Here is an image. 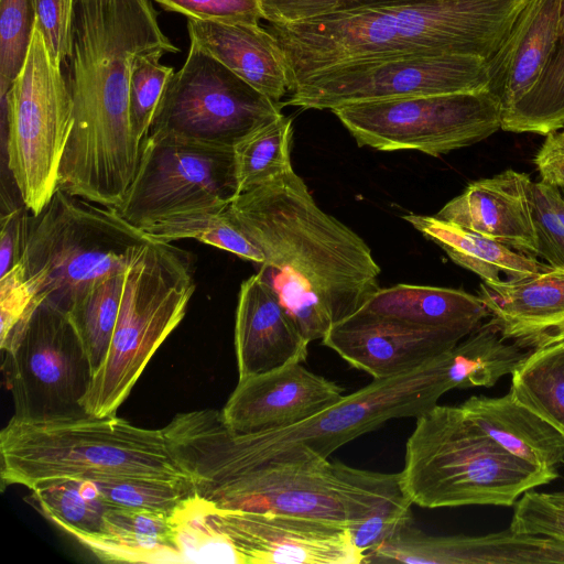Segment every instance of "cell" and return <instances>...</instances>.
<instances>
[{"mask_svg":"<svg viewBox=\"0 0 564 564\" xmlns=\"http://www.w3.org/2000/svg\"><path fill=\"white\" fill-rule=\"evenodd\" d=\"M344 397L336 382L294 362L239 379L220 413L235 433H265L299 424Z\"/></svg>","mask_w":564,"mask_h":564,"instance_id":"17","label":"cell"},{"mask_svg":"<svg viewBox=\"0 0 564 564\" xmlns=\"http://www.w3.org/2000/svg\"><path fill=\"white\" fill-rule=\"evenodd\" d=\"M44 299L21 262L0 275V346L4 348L26 325Z\"/></svg>","mask_w":564,"mask_h":564,"instance_id":"39","label":"cell"},{"mask_svg":"<svg viewBox=\"0 0 564 564\" xmlns=\"http://www.w3.org/2000/svg\"><path fill=\"white\" fill-rule=\"evenodd\" d=\"M176 511L115 506L107 513L104 532L79 543L105 562H185Z\"/></svg>","mask_w":564,"mask_h":564,"instance_id":"27","label":"cell"},{"mask_svg":"<svg viewBox=\"0 0 564 564\" xmlns=\"http://www.w3.org/2000/svg\"><path fill=\"white\" fill-rule=\"evenodd\" d=\"M530 175L508 169L467 185L437 217L538 258Z\"/></svg>","mask_w":564,"mask_h":564,"instance_id":"20","label":"cell"},{"mask_svg":"<svg viewBox=\"0 0 564 564\" xmlns=\"http://www.w3.org/2000/svg\"><path fill=\"white\" fill-rule=\"evenodd\" d=\"M167 11L200 21L260 23L261 0H154Z\"/></svg>","mask_w":564,"mask_h":564,"instance_id":"42","label":"cell"},{"mask_svg":"<svg viewBox=\"0 0 564 564\" xmlns=\"http://www.w3.org/2000/svg\"><path fill=\"white\" fill-rule=\"evenodd\" d=\"M126 272L111 274L97 282L68 312L85 346L94 375L110 346L120 312Z\"/></svg>","mask_w":564,"mask_h":564,"instance_id":"34","label":"cell"},{"mask_svg":"<svg viewBox=\"0 0 564 564\" xmlns=\"http://www.w3.org/2000/svg\"><path fill=\"white\" fill-rule=\"evenodd\" d=\"M400 473L406 496L422 508L511 507L558 477L509 453L460 405L438 404L416 417Z\"/></svg>","mask_w":564,"mask_h":564,"instance_id":"6","label":"cell"},{"mask_svg":"<svg viewBox=\"0 0 564 564\" xmlns=\"http://www.w3.org/2000/svg\"><path fill=\"white\" fill-rule=\"evenodd\" d=\"M564 128V10L544 72L531 91L502 116L501 129L546 135Z\"/></svg>","mask_w":564,"mask_h":564,"instance_id":"32","label":"cell"},{"mask_svg":"<svg viewBox=\"0 0 564 564\" xmlns=\"http://www.w3.org/2000/svg\"><path fill=\"white\" fill-rule=\"evenodd\" d=\"M36 26L43 34L47 48L61 66L72 51L75 0H34Z\"/></svg>","mask_w":564,"mask_h":564,"instance_id":"43","label":"cell"},{"mask_svg":"<svg viewBox=\"0 0 564 564\" xmlns=\"http://www.w3.org/2000/svg\"><path fill=\"white\" fill-rule=\"evenodd\" d=\"M230 209L263 253L261 264L308 282L334 323L356 312L379 289L381 269L369 246L317 206L293 169L239 194Z\"/></svg>","mask_w":564,"mask_h":564,"instance_id":"4","label":"cell"},{"mask_svg":"<svg viewBox=\"0 0 564 564\" xmlns=\"http://www.w3.org/2000/svg\"><path fill=\"white\" fill-rule=\"evenodd\" d=\"M403 219L441 247L456 264L476 273L485 282H516L552 267L436 215L408 214Z\"/></svg>","mask_w":564,"mask_h":564,"instance_id":"28","label":"cell"},{"mask_svg":"<svg viewBox=\"0 0 564 564\" xmlns=\"http://www.w3.org/2000/svg\"><path fill=\"white\" fill-rule=\"evenodd\" d=\"M357 311L410 326L466 335L490 316L478 295L459 289L415 284L379 288Z\"/></svg>","mask_w":564,"mask_h":564,"instance_id":"26","label":"cell"},{"mask_svg":"<svg viewBox=\"0 0 564 564\" xmlns=\"http://www.w3.org/2000/svg\"><path fill=\"white\" fill-rule=\"evenodd\" d=\"M237 195L232 147L151 133L118 210L142 229L178 213L229 204Z\"/></svg>","mask_w":564,"mask_h":564,"instance_id":"13","label":"cell"},{"mask_svg":"<svg viewBox=\"0 0 564 564\" xmlns=\"http://www.w3.org/2000/svg\"><path fill=\"white\" fill-rule=\"evenodd\" d=\"M527 2L381 0L268 29L283 52L293 88L324 69L378 58L465 54L488 61Z\"/></svg>","mask_w":564,"mask_h":564,"instance_id":"3","label":"cell"},{"mask_svg":"<svg viewBox=\"0 0 564 564\" xmlns=\"http://www.w3.org/2000/svg\"><path fill=\"white\" fill-rule=\"evenodd\" d=\"M161 52L135 57L130 76L129 115L135 137L143 143L148 137L166 86L174 74L173 67L163 65Z\"/></svg>","mask_w":564,"mask_h":564,"instance_id":"37","label":"cell"},{"mask_svg":"<svg viewBox=\"0 0 564 564\" xmlns=\"http://www.w3.org/2000/svg\"><path fill=\"white\" fill-rule=\"evenodd\" d=\"M534 156L541 181L564 191V128L544 135Z\"/></svg>","mask_w":564,"mask_h":564,"instance_id":"46","label":"cell"},{"mask_svg":"<svg viewBox=\"0 0 564 564\" xmlns=\"http://www.w3.org/2000/svg\"><path fill=\"white\" fill-rule=\"evenodd\" d=\"M489 89L487 59L424 54L338 65L297 83L283 105L333 110L362 101Z\"/></svg>","mask_w":564,"mask_h":564,"instance_id":"15","label":"cell"},{"mask_svg":"<svg viewBox=\"0 0 564 564\" xmlns=\"http://www.w3.org/2000/svg\"><path fill=\"white\" fill-rule=\"evenodd\" d=\"M260 278L275 292L282 306L311 343L323 339L334 324L326 304L313 286L290 271L259 264Z\"/></svg>","mask_w":564,"mask_h":564,"instance_id":"35","label":"cell"},{"mask_svg":"<svg viewBox=\"0 0 564 564\" xmlns=\"http://www.w3.org/2000/svg\"><path fill=\"white\" fill-rule=\"evenodd\" d=\"M509 528L518 533L564 542V490L523 492L516 502Z\"/></svg>","mask_w":564,"mask_h":564,"instance_id":"40","label":"cell"},{"mask_svg":"<svg viewBox=\"0 0 564 564\" xmlns=\"http://www.w3.org/2000/svg\"><path fill=\"white\" fill-rule=\"evenodd\" d=\"M330 111L360 147L432 156L478 143L502 123L501 100L489 89L354 102Z\"/></svg>","mask_w":564,"mask_h":564,"instance_id":"11","label":"cell"},{"mask_svg":"<svg viewBox=\"0 0 564 564\" xmlns=\"http://www.w3.org/2000/svg\"><path fill=\"white\" fill-rule=\"evenodd\" d=\"M151 240L118 208L57 187L41 213L28 214L20 262L44 303L68 314L97 282L126 272Z\"/></svg>","mask_w":564,"mask_h":564,"instance_id":"7","label":"cell"},{"mask_svg":"<svg viewBox=\"0 0 564 564\" xmlns=\"http://www.w3.org/2000/svg\"><path fill=\"white\" fill-rule=\"evenodd\" d=\"M563 196H564V193H563Z\"/></svg>","mask_w":564,"mask_h":564,"instance_id":"47","label":"cell"},{"mask_svg":"<svg viewBox=\"0 0 564 564\" xmlns=\"http://www.w3.org/2000/svg\"><path fill=\"white\" fill-rule=\"evenodd\" d=\"M553 185L531 184V210L538 243V257L552 268H564V223L552 199Z\"/></svg>","mask_w":564,"mask_h":564,"instance_id":"41","label":"cell"},{"mask_svg":"<svg viewBox=\"0 0 564 564\" xmlns=\"http://www.w3.org/2000/svg\"><path fill=\"white\" fill-rule=\"evenodd\" d=\"M198 501L206 524L232 546L240 564H365V554L345 524L284 513L218 509Z\"/></svg>","mask_w":564,"mask_h":564,"instance_id":"16","label":"cell"},{"mask_svg":"<svg viewBox=\"0 0 564 564\" xmlns=\"http://www.w3.org/2000/svg\"><path fill=\"white\" fill-rule=\"evenodd\" d=\"M377 563L564 564V542L510 528L485 535H429L413 523L380 545Z\"/></svg>","mask_w":564,"mask_h":564,"instance_id":"19","label":"cell"},{"mask_svg":"<svg viewBox=\"0 0 564 564\" xmlns=\"http://www.w3.org/2000/svg\"><path fill=\"white\" fill-rule=\"evenodd\" d=\"M35 26L34 0H0V90L21 72Z\"/></svg>","mask_w":564,"mask_h":564,"instance_id":"38","label":"cell"},{"mask_svg":"<svg viewBox=\"0 0 564 564\" xmlns=\"http://www.w3.org/2000/svg\"><path fill=\"white\" fill-rule=\"evenodd\" d=\"M403 492L401 473H377L317 458L270 463L194 495L218 509L300 516L350 529Z\"/></svg>","mask_w":564,"mask_h":564,"instance_id":"9","label":"cell"},{"mask_svg":"<svg viewBox=\"0 0 564 564\" xmlns=\"http://www.w3.org/2000/svg\"><path fill=\"white\" fill-rule=\"evenodd\" d=\"M195 291L191 253L151 240L126 272L107 355L82 404L97 417L116 414L145 366L185 316Z\"/></svg>","mask_w":564,"mask_h":564,"instance_id":"8","label":"cell"},{"mask_svg":"<svg viewBox=\"0 0 564 564\" xmlns=\"http://www.w3.org/2000/svg\"><path fill=\"white\" fill-rule=\"evenodd\" d=\"M176 53L150 0H75L68 85L74 124L58 187L118 208L135 175L142 142L129 115L133 62Z\"/></svg>","mask_w":564,"mask_h":564,"instance_id":"1","label":"cell"},{"mask_svg":"<svg viewBox=\"0 0 564 564\" xmlns=\"http://www.w3.org/2000/svg\"><path fill=\"white\" fill-rule=\"evenodd\" d=\"M283 102L264 96L196 44L171 77L151 133L234 147L280 116ZM148 134V135H149Z\"/></svg>","mask_w":564,"mask_h":564,"instance_id":"14","label":"cell"},{"mask_svg":"<svg viewBox=\"0 0 564 564\" xmlns=\"http://www.w3.org/2000/svg\"><path fill=\"white\" fill-rule=\"evenodd\" d=\"M501 336L523 349L564 338V268L516 282H482L478 295Z\"/></svg>","mask_w":564,"mask_h":564,"instance_id":"22","label":"cell"},{"mask_svg":"<svg viewBox=\"0 0 564 564\" xmlns=\"http://www.w3.org/2000/svg\"><path fill=\"white\" fill-rule=\"evenodd\" d=\"M460 389L451 349L421 367L373 379L318 414L289 427L238 434L220 411L176 414L163 427L169 448L194 494L270 463L328 458L354 438L397 417H417L449 390Z\"/></svg>","mask_w":564,"mask_h":564,"instance_id":"2","label":"cell"},{"mask_svg":"<svg viewBox=\"0 0 564 564\" xmlns=\"http://www.w3.org/2000/svg\"><path fill=\"white\" fill-rule=\"evenodd\" d=\"M308 344L258 273L241 283L235 321L239 379L304 361Z\"/></svg>","mask_w":564,"mask_h":564,"instance_id":"21","label":"cell"},{"mask_svg":"<svg viewBox=\"0 0 564 564\" xmlns=\"http://www.w3.org/2000/svg\"><path fill=\"white\" fill-rule=\"evenodd\" d=\"M460 408L512 455L539 469L558 473L557 466L564 462V434L510 390L498 398L473 395Z\"/></svg>","mask_w":564,"mask_h":564,"instance_id":"25","label":"cell"},{"mask_svg":"<svg viewBox=\"0 0 564 564\" xmlns=\"http://www.w3.org/2000/svg\"><path fill=\"white\" fill-rule=\"evenodd\" d=\"M564 0H528L509 34L487 61L489 90L502 116L518 105L542 76L554 46Z\"/></svg>","mask_w":564,"mask_h":564,"instance_id":"23","label":"cell"},{"mask_svg":"<svg viewBox=\"0 0 564 564\" xmlns=\"http://www.w3.org/2000/svg\"><path fill=\"white\" fill-rule=\"evenodd\" d=\"M101 496L111 505L174 513L194 492L191 482L140 478L95 479Z\"/></svg>","mask_w":564,"mask_h":564,"instance_id":"36","label":"cell"},{"mask_svg":"<svg viewBox=\"0 0 564 564\" xmlns=\"http://www.w3.org/2000/svg\"><path fill=\"white\" fill-rule=\"evenodd\" d=\"M377 1L381 0H261V4L268 23H291Z\"/></svg>","mask_w":564,"mask_h":564,"instance_id":"44","label":"cell"},{"mask_svg":"<svg viewBox=\"0 0 564 564\" xmlns=\"http://www.w3.org/2000/svg\"><path fill=\"white\" fill-rule=\"evenodd\" d=\"M511 376L513 397L564 434V338L530 349Z\"/></svg>","mask_w":564,"mask_h":564,"instance_id":"31","label":"cell"},{"mask_svg":"<svg viewBox=\"0 0 564 564\" xmlns=\"http://www.w3.org/2000/svg\"><path fill=\"white\" fill-rule=\"evenodd\" d=\"M25 206L2 208L0 231V275L7 273L20 262L24 239L26 217Z\"/></svg>","mask_w":564,"mask_h":564,"instance_id":"45","label":"cell"},{"mask_svg":"<svg viewBox=\"0 0 564 564\" xmlns=\"http://www.w3.org/2000/svg\"><path fill=\"white\" fill-rule=\"evenodd\" d=\"M466 334L422 328L358 311L336 322L322 339L352 367L382 379L423 366L454 348Z\"/></svg>","mask_w":564,"mask_h":564,"instance_id":"18","label":"cell"},{"mask_svg":"<svg viewBox=\"0 0 564 564\" xmlns=\"http://www.w3.org/2000/svg\"><path fill=\"white\" fill-rule=\"evenodd\" d=\"M30 490L25 500L78 542L101 534L107 513L115 507L90 479L55 478L41 481Z\"/></svg>","mask_w":564,"mask_h":564,"instance_id":"29","label":"cell"},{"mask_svg":"<svg viewBox=\"0 0 564 564\" xmlns=\"http://www.w3.org/2000/svg\"><path fill=\"white\" fill-rule=\"evenodd\" d=\"M2 350L14 417L54 420L86 414L82 402L94 370L68 314L43 302Z\"/></svg>","mask_w":564,"mask_h":564,"instance_id":"12","label":"cell"},{"mask_svg":"<svg viewBox=\"0 0 564 564\" xmlns=\"http://www.w3.org/2000/svg\"><path fill=\"white\" fill-rule=\"evenodd\" d=\"M230 204L178 213L142 230L156 241L172 242L191 238L261 264L264 261L263 253L241 230Z\"/></svg>","mask_w":564,"mask_h":564,"instance_id":"30","label":"cell"},{"mask_svg":"<svg viewBox=\"0 0 564 564\" xmlns=\"http://www.w3.org/2000/svg\"><path fill=\"white\" fill-rule=\"evenodd\" d=\"M292 134V119L281 113L232 147L238 195L293 169Z\"/></svg>","mask_w":564,"mask_h":564,"instance_id":"33","label":"cell"},{"mask_svg":"<svg viewBox=\"0 0 564 564\" xmlns=\"http://www.w3.org/2000/svg\"><path fill=\"white\" fill-rule=\"evenodd\" d=\"M0 98L7 166L21 202L37 215L58 187L74 124L68 82L37 26L21 72L9 89L0 91Z\"/></svg>","mask_w":564,"mask_h":564,"instance_id":"10","label":"cell"},{"mask_svg":"<svg viewBox=\"0 0 564 564\" xmlns=\"http://www.w3.org/2000/svg\"><path fill=\"white\" fill-rule=\"evenodd\" d=\"M189 42L216 58L251 87L281 100L292 84L283 52L260 23L187 20Z\"/></svg>","mask_w":564,"mask_h":564,"instance_id":"24","label":"cell"},{"mask_svg":"<svg viewBox=\"0 0 564 564\" xmlns=\"http://www.w3.org/2000/svg\"><path fill=\"white\" fill-rule=\"evenodd\" d=\"M1 484L29 489L55 478H140L191 482L161 430L116 414L54 420L12 416L0 433Z\"/></svg>","mask_w":564,"mask_h":564,"instance_id":"5","label":"cell"}]
</instances>
